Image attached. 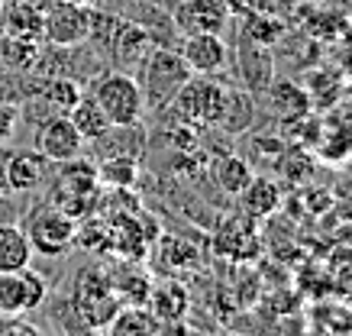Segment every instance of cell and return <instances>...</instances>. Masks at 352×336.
I'll list each match as a JSON object with an SVG mask.
<instances>
[{"label":"cell","instance_id":"7a4b0ae2","mask_svg":"<svg viewBox=\"0 0 352 336\" xmlns=\"http://www.w3.org/2000/svg\"><path fill=\"white\" fill-rule=\"evenodd\" d=\"M191 75L194 71L188 68L182 52H175V49H149L146 65H142V81H139L146 107H152V110L171 107L175 94L182 91L184 81Z\"/></svg>","mask_w":352,"mask_h":336},{"label":"cell","instance_id":"3957f363","mask_svg":"<svg viewBox=\"0 0 352 336\" xmlns=\"http://www.w3.org/2000/svg\"><path fill=\"white\" fill-rule=\"evenodd\" d=\"M91 98L107 113L113 130H117V126H136L139 117H142V110H146L139 78L126 75V71H107V75H100L94 81Z\"/></svg>","mask_w":352,"mask_h":336},{"label":"cell","instance_id":"ba28073f","mask_svg":"<svg viewBox=\"0 0 352 336\" xmlns=\"http://www.w3.org/2000/svg\"><path fill=\"white\" fill-rule=\"evenodd\" d=\"M49 298V284L30 265L20 271H0V317H23L39 311Z\"/></svg>","mask_w":352,"mask_h":336},{"label":"cell","instance_id":"52a82bcc","mask_svg":"<svg viewBox=\"0 0 352 336\" xmlns=\"http://www.w3.org/2000/svg\"><path fill=\"white\" fill-rule=\"evenodd\" d=\"M75 233H78V220L68 217L65 210H58L55 204H43L36 214L30 217L26 236H30L32 252L39 256H65V252L75 246Z\"/></svg>","mask_w":352,"mask_h":336},{"label":"cell","instance_id":"9c48e42d","mask_svg":"<svg viewBox=\"0 0 352 336\" xmlns=\"http://www.w3.org/2000/svg\"><path fill=\"white\" fill-rule=\"evenodd\" d=\"M81 146H85V139H81V133L75 130V123L68 120V113L45 117L43 123H39V130H36V152L52 165L81 155Z\"/></svg>","mask_w":352,"mask_h":336},{"label":"cell","instance_id":"484cf974","mask_svg":"<svg viewBox=\"0 0 352 336\" xmlns=\"http://www.w3.org/2000/svg\"><path fill=\"white\" fill-rule=\"evenodd\" d=\"M16 123H20V107L16 104H3L0 100V146L16 133Z\"/></svg>","mask_w":352,"mask_h":336},{"label":"cell","instance_id":"8992f818","mask_svg":"<svg viewBox=\"0 0 352 336\" xmlns=\"http://www.w3.org/2000/svg\"><path fill=\"white\" fill-rule=\"evenodd\" d=\"M72 304H75V314L81 317L87 326H94V330H107L113 314L123 307V304H120V294L113 291V284H110V278L100 275V271L78 275Z\"/></svg>","mask_w":352,"mask_h":336},{"label":"cell","instance_id":"4fadbf2b","mask_svg":"<svg viewBox=\"0 0 352 336\" xmlns=\"http://www.w3.org/2000/svg\"><path fill=\"white\" fill-rule=\"evenodd\" d=\"M45 159L36 149H23L13 152L10 159L3 162V175H7V188L16 191V194H26V191H36V188L45 181Z\"/></svg>","mask_w":352,"mask_h":336},{"label":"cell","instance_id":"d4e9b609","mask_svg":"<svg viewBox=\"0 0 352 336\" xmlns=\"http://www.w3.org/2000/svg\"><path fill=\"white\" fill-rule=\"evenodd\" d=\"M104 181H110V185H133V175H136V168H133V159H117V162L104 165Z\"/></svg>","mask_w":352,"mask_h":336},{"label":"cell","instance_id":"277c9868","mask_svg":"<svg viewBox=\"0 0 352 336\" xmlns=\"http://www.w3.org/2000/svg\"><path fill=\"white\" fill-rule=\"evenodd\" d=\"M226 94H230V87H223L210 75H191L182 91L175 94L171 107L178 110V117L184 123H191V126H217L220 113H223Z\"/></svg>","mask_w":352,"mask_h":336},{"label":"cell","instance_id":"6da1fadb","mask_svg":"<svg viewBox=\"0 0 352 336\" xmlns=\"http://www.w3.org/2000/svg\"><path fill=\"white\" fill-rule=\"evenodd\" d=\"M58 165L62 168H58V178H55L52 188V204L75 220L91 217L97 207V197H100V172L91 162H85L81 155Z\"/></svg>","mask_w":352,"mask_h":336},{"label":"cell","instance_id":"44dd1931","mask_svg":"<svg viewBox=\"0 0 352 336\" xmlns=\"http://www.w3.org/2000/svg\"><path fill=\"white\" fill-rule=\"evenodd\" d=\"M272 104H275V110L281 117H288V120L304 117L310 110V98L298 85H288V81H281V85L272 87Z\"/></svg>","mask_w":352,"mask_h":336},{"label":"cell","instance_id":"7402d4cb","mask_svg":"<svg viewBox=\"0 0 352 336\" xmlns=\"http://www.w3.org/2000/svg\"><path fill=\"white\" fill-rule=\"evenodd\" d=\"M245 36L258 45H272L285 36V23L278 16H268V13H249L245 16Z\"/></svg>","mask_w":352,"mask_h":336},{"label":"cell","instance_id":"9a60e30c","mask_svg":"<svg viewBox=\"0 0 352 336\" xmlns=\"http://www.w3.org/2000/svg\"><path fill=\"white\" fill-rule=\"evenodd\" d=\"M0 26H3L7 39L39 43L43 39V10L32 3H23V0H13V3H7V10H0Z\"/></svg>","mask_w":352,"mask_h":336},{"label":"cell","instance_id":"7c38bea8","mask_svg":"<svg viewBox=\"0 0 352 336\" xmlns=\"http://www.w3.org/2000/svg\"><path fill=\"white\" fill-rule=\"evenodd\" d=\"M178 52H182V58L188 62V68H191L194 75H217L230 62V49H226L223 36H217V33L184 36V45Z\"/></svg>","mask_w":352,"mask_h":336},{"label":"cell","instance_id":"30bf717a","mask_svg":"<svg viewBox=\"0 0 352 336\" xmlns=\"http://www.w3.org/2000/svg\"><path fill=\"white\" fill-rule=\"evenodd\" d=\"M233 20V10L226 0H182L175 10V23L184 36L191 33H217L223 36Z\"/></svg>","mask_w":352,"mask_h":336},{"label":"cell","instance_id":"603a6c76","mask_svg":"<svg viewBox=\"0 0 352 336\" xmlns=\"http://www.w3.org/2000/svg\"><path fill=\"white\" fill-rule=\"evenodd\" d=\"M117 58L120 62H129V58H136L139 49L142 52H149L152 43H149V33L142 30V26H136V23H123L120 26V33H117Z\"/></svg>","mask_w":352,"mask_h":336},{"label":"cell","instance_id":"cb8c5ba5","mask_svg":"<svg viewBox=\"0 0 352 336\" xmlns=\"http://www.w3.org/2000/svg\"><path fill=\"white\" fill-rule=\"evenodd\" d=\"M43 98L55 107V113H68V110H72L78 100H81V87H78L72 78H55L52 85L45 87Z\"/></svg>","mask_w":352,"mask_h":336},{"label":"cell","instance_id":"5bb4252c","mask_svg":"<svg viewBox=\"0 0 352 336\" xmlns=\"http://www.w3.org/2000/svg\"><path fill=\"white\" fill-rule=\"evenodd\" d=\"M236 197H239L243 214H249V217H256V220L272 217L278 207H281V188H278V181L265 178V175H252L249 185H245Z\"/></svg>","mask_w":352,"mask_h":336},{"label":"cell","instance_id":"2e32d148","mask_svg":"<svg viewBox=\"0 0 352 336\" xmlns=\"http://www.w3.org/2000/svg\"><path fill=\"white\" fill-rule=\"evenodd\" d=\"M162 330H165V324L152 314L149 304H126L107 324V333L113 336H155Z\"/></svg>","mask_w":352,"mask_h":336},{"label":"cell","instance_id":"8fae6325","mask_svg":"<svg viewBox=\"0 0 352 336\" xmlns=\"http://www.w3.org/2000/svg\"><path fill=\"white\" fill-rule=\"evenodd\" d=\"M214 249L226 259H252L258 256V233H256V217L249 214H233L217 227Z\"/></svg>","mask_w":352,"mask_h":336},{"label":"cell","instance_id":"d6986e66","mask_svg":"<svg viewBox=\"0 0 352 336\" xmlns=\"http://www.w3.org/2000/svg\"><path fill=\"white\" fill-rule=\"evenodd\" d=\"M152 314L159 317L162 324H178L188 314V291L178 282H165L159 288H152Z\"/></svg>","mask_w":352,"mask_h":336},{"label":"cell","instance_id":"4316f807","mask_svg":"<svg viewBox=\"0 0 352 336\" xmlns=\"http://www.w3.org/2000/svg\"><path fill=\"white\" fill-rule=\"evenodd\" d=\"M3 191H10V188H7V175H3V162H0V194H3Z\"/></svg>","mask_w":352,"mask_h":336},{"label":"cell","instance_id":"83f0119b","mask_svg":"<svg viewBox=\"0 0 352 336\" xmlns=\"http://www.w3.org/2000/svg\"><path fill=\"white\" fill-rule=\"evenodd\" d=\"M72 3H94V0H72Z\"/></svg>","mask_w":352,"mask_h":336},{"label":"cell","instance_id":"ac0fdd59","mask_svg":"<svg viewBox=\"0 0 352 336\" xmlns=\"http://www.w3.org/2000/svg\"><path fill=\"white\" fill-rule=\"evenodd\" d=\"M68 120L75 123V130L81 133L85 142H100L110 130H113L107 113L100 110V104H97L94 98H85V94H81V100H78L75 107L68 110Z\"/></svg>","mask_w":352,"mask_h":336},{"label":"cell","instance_id":"ffe728a7","mask_svg":"<svg viewBox=\"0 0 352 336\" xmlns=\"http://www.w3.org/2000/svg\"><path fill=\"white\" fill-rule=\"evenodd\" d=\"M249 178H252V168H249V162L239 159V155H220L214 162V181L223 194L236 197L249 185Z\"/></svg>","mask_w":352,"mask_h":336},{"label":"cell","instance_id":"5b68a950","mask_svg":"<svg viewBox=\"0 0 352 336\" xmlns=\"http://www.w3.org/2000/svg\"><path fill=\"white\" fill-rule=\"evenodd\" d=\"M94 30V10L91 3H72V0H52L43 7V39L55 49L81 45Z\"/></svg>","mask_w":352,"mask_h":336},{"label":"cell","instance_id":"e0dca14e","mask_svg":"<svg viewBox=\"0 0 352 336\" xmlns=\"http://www.w3.org/2000/svg\"><path fill=\"white\" fill-rule=\"evenodd\" d=\"M32 259L26 229L16 223H0V271H20Z\"/></svg>","mask_w":352,"mask_h":336}]
</instances>
